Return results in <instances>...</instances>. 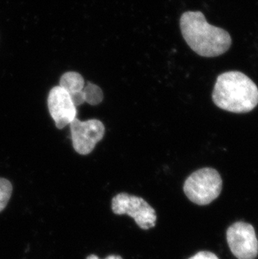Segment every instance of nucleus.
Instances as JSON below:
<instances>
[{
	"mask_svg": "<svg viewBox=\"0 0 258 259\" xmlns=\"http://www.w3.org/2000/svg\"><path fill=\"white\" fill-rule=\"evenodd\" d=\"M48 108L59 130L64 128L76 118L77 110L73 101L63 88L54 87L48 95Z\"/></svg>",
	"mask_w": 258,
	"mask_h": 259,
	"instance_id": "nucleus-7",
	"label": "nucleus"
},
{
	"mask_svg": "<svg viewBox=\"0 0 258 259\" xmlns=\"http://www.w3.org/2000/svg\"><path fill=\"white\" fill-rule=\"evenodd\" d=\"M12 185L6 179L0 178V212L2 211L10 201L12 194Z\"/></svg>",
	"mask_w": 258,
	"mask_h": 259,
	"instance_id": "nucleus-10",
	"label": "nucleus"
},
{
	"mask_svg": "<svg viewBox=\"0 0 258 259\" xmlns=\"http://www.w3.org/2000/svg\"><path fill=\"white\" fill-rule=\"evenodd\" d=\"M112 209L117 215H127L134 218L139 228L144 230L155 226L157 215L154 208L138 196L118 194L112 199Z\"/></svg>",
	"mask_w": 258,
	"mask_h": 259,
	"instance_id": "nucleus-4",
	"label": "nucleus"
},
{
	"mask_svg": "<svg viewBox=\"0 0 258 259\" xmlns=\"http://www.w3.org/2000/svg\"><path fill=\"white\" fill-rule=\"evenodd\" d=\"M230 249L237 259H255L258 254V241L253 227L249 223L237 222L227 232Z\"/></svg>",
	"mask_w": 258,
	"mask_h": 259,
	"instance_id": "nucleus-5",
	"label": "nucleus"
},
{
	"mask_svg": "<svg viewBox=\"0 0 258 259\" xmlns=\"http://www.w3.org/2000/svg\"><path fill=\"white\" fill-rule=\"evenodd\" d=\"M212 100L218 108L227 112L249 113L258 105V88L241 71H227L217 77Z\"/></svg>",
	"mask_w": 258,
	"mask_h": 259,
	"instance_id": "nucleus-2",
	"label": "nucleus"
},
{
	"mask_svg": "<svg viewBox=\"0 0 258 259\" xmlns=\"http://www.w3.org/2000/svg\"><path fill=\"white\" fill-rule=\"evenodd\" d=\"M180 25L188 46L200 57H219L231 48L232 40L229 33L224 29L209 25L202 12L184 13Z\"/></svg>",
	"mask_w": 258,
	"mask_h": 259,
	"instance_id": "nucleus-1",
	"label": "nucleus"
},
{
	"mask_svg": "<svg viewBox=\"0 0 258 259\" xmlns=\"http://www.w3.org/2000/svg\"><path fill=\"white\" fill-rule=\"evenodd\" d=\"M189 259H219V257H217V255L214 254L213 252L203 251V252H197L196 254Z\"/></svg>",
	"mask_w": 258,
	"mask_h": 259,
	"instance_id": "nucleus-11",
	"label": "nucleus"
},
{
	"mask_svg": "<svg viewBox=\"0 0 258 259\" xmlns=\"http://www.w3.org/2000/svg\"><path fill=\"white\" fill-rule=\"evenodd\" d=\"M87 259H100L99 257L95 254H92L90 256H88V258Z\"/></svg>",
	"mask_w": 258,
	"mask_h": 259,
	"instance_id": "nucleus-13",
	"label": "nucleus"
},
{
	"mask_svg": "<svg viewBox=\"0 0 258 259\" xmlns=\"http://www.w3.org/2000/svg\"><path fill=\"white\" fill-rule=\"evenodd\" d=\"M60 86L68 93L76 107L85 103L84 88L85 80L80 73L76 71H68L61 77Z\"/></svg>",
	"mask_w": 258,
	"mask_h": 259,
	"instance_id": "nucleus-8",
	"label": "nucleus"
},
{
	"mask_svg": "<svg viewBox=\"0 0 258 259\" xmlns=\"http://www.w3.org/2000/svg\"><path fill=\"white\" fill-rule=\"evenodd\" d=\"M85 103L90 105H98L103 100V90L100 87L88 81L84 88Z\"/></svg>",
	"mask_w": 258,
	"mask_h": 259,
	"instance_id": "nucleus-9",
	"label": "nucleus"
},
{
	"mask_svg": "<svg viewBox=\"0 0 258 259\" xmlns=\"http://www.w3.org/2000/svg\"><path fill=\"white\" fill-rule=\"evenodd\" d=\"M105 259H122L120 256H117V255H110L108 257H106Z\"/></svg>",
	"mask_w": 258,
	"mask_h": 259,
	"instance_id": "nucleus-12",
	"label": "nucleus"
},
{
	"mask_svg": "<svg viewBox=\"0 0 258 259\" xmlns=\"http://www.w3.org/2000/svg\"><path fill=\"white\" fill-rule=\"evenodd\" d=\"M70 126L74 149L82 155L90 154L104 136V124L100 120L80 121L75 118Z\"/></svg>",
	"mask_w": 258,
	"mask_h": 259,
	"instance_id": "nucleus-6",
	"label": "nucleus"
},
{
	"mask_svg": "<svg viewBox=\"0 0 258 259\" xmlns=\"http://www.w3.org/2000/svg\"><path fill=\"white\" fill-rule=\"evenodd\" d=\"M222 185L219 172L212 168H203L188 177L184 185V191L193 203L206 205L220 196Z\"/></svg>",
	"mask_w": 258,
	"mask_h": 259,
	"instance_id": "nucleus-3",
	"label": "nucleus"
}]
</instances>
